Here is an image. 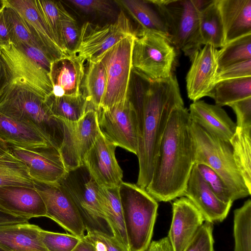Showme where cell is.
Listing matches in <instances>:
<instances>
[{"label": "cell", "instance_id": "1", "mask_svg": "<svg viewBox=\"0 0 251 251\" xmlns=\"http://www.w3.org/2000/svg\"><path fill=\"white\" fill-rule=\"evenodd\" d=\"M136 99L132 101L138 118L137 185L146 189L152 176L160 142L173 110L184 106L177 78L173 75L151 79L137 76Z\"/></svg>", "mask_w": 251, "mask_h": 251}, {"label": "cell", "instance_id": "2", "mask_svg": "<svg viewBox=\"0 0 251 251\" xmlns=\"http://www.w3.org/2000/svg\"><path fill=\"white\" fill-rule=\"evenodd\" d=\"M189 111L184 106L172 111L160 144L151 179L146 191L157 201L182 197L195 164V148Z\"/></svg>", "mask_w": 251, "mask_h": 251}, {"label": "cell", "instance_id": "3", "mask_svg": "<svg viewBox=\"0 0 251 251\" xmlns=\"http://www.w3.org/2000/svg\"><path fill=\"white\" fill-rule=\"evenodd\" d=\"M0 114L33 126L59 149L63 140L62 123L53 115L45 100L33 92L10 83L0 95Z\"/></svg>", "mask_w": 251, "mask_h": 251}, {"label": "cell", "instance_id": "4", "mask_svg": "<svg viewBox=\"0 0 251 251\" xmlns=\"http://www.w3.org/2000/svg\"><path fill=\"white\" fill-rule=\"evenodd\" d=\"M119 193L130 251H144L150 245L158 204L145 189L122 181Z\"/></svg>", "mask_w": 251, "mask_h": 251}, {"label": "cell", "instance_id": "5", "mask_svg": "<svg viewBox=\"0 0 251 251\" xmlns=\"http://www.w3.org/2000/svg\"><path fill=\"white\" fill-rule=\"evenodd\" d=\"M190 128L195 148V164H205L216 172L230 190L234 201L251 194L234 159L229 142L207 132L191 120Z\"/></svg>", "mask_w": 251, "mask_h": 251}, {"label": "cell", "instance_id": "6", "mask_svg": "<svg viewBox=\"0 0 251 251\" xmlns=\"http://www.w3.org/2000/svg\"><path fill=\"white\" fill-rule=\"evenodd\" d=\"M159 13L169 42L192 58L202 45L200 31V10L194 0H150Z\"/></svg>", "mask_w": 251, "mask_h": 251}, {"label": "cell", "instance_id": "7", "mask_svg": "<svg viewBox=\"0 0 251 251\" xmlns=\"http://www.w3.org/2000/svg\"><path fill=\"white\" fill-rule=\"evenodd\" d=\"M59 182L74 201L87 233L115 237L99 200V185L84 164L69 171Z\"/></svg>", "mask_w": 251, "mask_h": 251}, {"label": "cell", "instance_id": "8", "mask_svg": "<svg viewBox=\"0 0 251 251\" xmlns=\"http://www.w3.org/2000/svg\"><path fill=\"white\" fill-rule=\"evenodd\" d=\"M134 35L132 72L153 80L172 75L176 52L168 39L150 31H138Z\"/></svg>", "mask_w": 251, "mask_h": 251}, {"label": "cell", "instance_id": "9", "mask_svg": "<svg viewBox=\"0 0 251 251\" xmlns=\"http://www.w3.org/2000/svg\"><path fill=\"white\" fill-rule=\"evenodd\" d=\"M134 33L122 39L100 57L106 72V87L100 109H107L128 97Z\"/></svg>", "mask_w": 251, "mask_h": 251}, {"label": "cell", "instance_id": "10", "mask_svg": "<svg viewBox=\"0 0 251 251\" xmlns=\"http://www.w3.org/2000/svg\"><path fill=\"white\" fill-rule=\"evenodd\" d=\"M133 33L130 22L122 10L111 24L100 25L87 22L81 28L77 45L72 54L83 63L96 62L109 49Z\"/></svg>", "mask_w": 251, "mask_h": 251}, {"label": "cell", "instance_id": "11", "mask_svg": "<svg viewBox=\"0 0 251 251\" xmlns=\"http://www.w3.org/2000/svg\"><path fill=\"white\" fill-rule=\"evenodd\" d=\"M98 112L100 132L116 147L137 154L138 144V118L133 102L125 100Z\"/></svg>", "mask_w": 251, "mask_h": 251}, {"label": "cell", "instance_id": "12", "mask_svg": "<svg viewBox=\"0 0 251 251\" xmlns=\"http://www.w3.org/2000/svg\"><path fill=\"white\" fill-rule=\"evenodd\" d=\"M60 120L62 123L63 132L59 151L69 171L83 165L85 155L100 132L98 115L94 109L89 108L77 121Z\"/></svg>", "mask_w": 251, "mask_h": 251}, {"label": "cell", "instance_id": "13", "mask_svg": "<svg viewBox=\"0 0 251 251\" xmlns=\"http://www.w3.org/2000/svg\"><path fill=\"white\" fill-rule=\"evenodd\" d=\"M11 75L10 83L20 85L45 99L52 94L50 74L29 58L13 43L0 49Z\"/></svg>", "mask_w": 251, "mask_h": 251}, {"label": "cell", "instance_id": "14", "mask_svg": "<svg viewBox=\"0 0 251 251\" xmlns=\"http://www.w3.org/2000/svg\"><path fill=\"white\" fill-rule=\"evenodd\" d=\"M34 188L42 198L47 217L80 239L85 229L77 209L65 187L60 183H44L34 180Z\"/></svg>", "mask_w": 251, "mask_h": 251}, {"label": "cell", "instance_id": "15", "mask_svg": "<svg viewBox=\"0 0 251 251\" xmlns=\"http://www.w3.org/2000/svg\"><path fill=\"white\" fill-rule=\"evenodd\" d=\"M8 147L13 154L25 164L33 180L48 184L58 183L69 172L59 149L55 147L33 150Z\"/></svg>", "mask_w": 251, "mask_h": 251}, {"label": "cell", "instance_id": "16", "mask_svg": "<svg viewBox=\"0 0 251 251\" xmlns=\"http://www.w3.org/2000/svg\"><path fill=\"white\" fill-rule=\"evenodd\" d=\"M116 148L100 131L84 156L83 164L99 186L116 187L123 181V172L115 156Z\"/></svg>", "mask_w": 251, "mask_h": 251}, {"label": "cell", "instance_id": "17", "mask_svg": "<svg viewBox=\"0 0 251 251\" xmlns=\"http://www.w3.org/2000/svg\"><path fill=\"white\" fill-rule=\"evenodd\" d=\"M217 52L213 46L205 45L190 59L191 65L186 76V90L188 97L193 101L210 96L218 72Z\"/></svg>", "mask_w": 251, "mask_h": 251}, {"label": "cell", "instance_id": "18", "mask_svg": "<svg viewBox=\"0 0 251 251\" xmlns=\"http://www.w3.org/2000/svg\"><path fill=\"white\" fill-rule=\"evenodd\" d=\"M172 212V220L167 237L174 251H183L205 220L194 204L184 196L174 201Z\"/></svg>", "mask_w": 251, "mask_h": 251}, {"label": "cell", "instance_id": "19", "mask_svg": "<svg viewBox=\"0 0 251 251\" xmlns=\"http://www.w3.org/2000/svg\"><path fill=\"white\" fill-rule=\"evenodd\" d=\"M183 196L188 198L203 216L205 221L212 224L221 222L227 216L232 203L220 200L193 166Z\"/></svg>", "mask_w": 251, "mask_h": 251}, {"label": "cell", "instance_id": "20", "mask_svg": "<svg viewBox=\"0 0 251 251\" xmlns=\"http://www.w3.org/2000/svg\"><path fill=\"white\" fill-rule=\"evenodd\" d=\"M25 22L30 31L53 61L67 56L58 46L39 11L35 0H5Z\"/></svg>", "mask_w": 251, "mask_h": 251}, {"label": "cell", "instance_id": "21", "mask_svg": "<svg viewBox=\"0 0 251 251\" xmlns=\"http://www.w3.org/2000/svg\"><path fill=\"white\" fill-rule=\"evenodd\" d=\"M0 206L28 220L32 218L47 217L45 203L35 188L18 186L0 187Z\"/></svg>", "mask_w": 251, "mask_h": 251}, {"label": "cell", "instance_id": "22", "mask_svg": "<svg viewBox=\"0 0 251 251\" xmlns=\"http://www.w3.org/2000/svg\"><path fill=\"white\" fill-rule=\"evenodd\" d=\"M85 75L84 63L76 55L69 54L53 61L50 76L55 97L78 96Z\"/></svg>", "mask_w": 251, "mask_h": 251}, {"label": "cell", "instance_id": "23", "mask_svg": "<svg viewBox=\"0 0 251 251\" xmlns=\"http://www.w3.org/2000/svg\"><path fill=\"white\" fill-rule=\"evenodd\" d=\"M188 111L191 120L198 126L212 135L230 142L236 125L221 106L199 100L190 105Z\"/></svg>", "mask_w": 251, "mask_h": 251}, {"label": "cell", "instance_id": "24", "mask_svg": "<svg viewBox=\"0 0 251 251\" xmlns=\"http://www.w3.org/2000/svg\"><path fill=\"white\" fill-rule=\"evenodd\" d=\"M0 139L8 146L27 149L35 150L53 147L37 128L1 114Z\"/></svg>", "mask_w": 251, "mask_h": 251}, {"label": "cell", "instance_id": "25", "mask_svg": "<svg viewBox=\"0 0 251 251\" xmlns=\"http://www.w3.org/2000/svg\"><path fill=\"white\" fill-rule=\"evenodd\" d=\"M41 229L28 222L0 224V246L7 251H47L40 239Z\"/></svg>", "mask_w": 251, "mask_h": 251}, {"label": "cell", "instance_id": "26", "mask_svg": "<svg viewBox=\"0 0 251 251\" xmlns=\"http://www.w3.org/2000/svg\"><path fill=\"white\" fill-rule=\"evenodd\" d=\"M226 44L251 34V0H217Z\"/></svg>", "mask_w": 251, "mask_h": 251}, {"label": "cell", "instance_id": "27", "mask_svg": "<svg viewBox=\"0 0 251 251\" xmlns=\"http://www.w3.org/2000/svg\"><path fill=\"white\" fill-rule=\"evenodd\" d=\"M18 186L34 189V180L25 164L5 143L0 144V187Z\"/></svg>", "mask_w": 251, "mask_h": 251}, {"label": "cell", "instance_id": "28", "mask_svg": "<svg viewBox=\"0 0 251 251\" xmlns=\"http://www.w3.org/2000/svg\"><path fill=\"white\" fill-rule=\"evenodd\" d=\"M98 196L115 237L129 250L119 196V186L107 187L99 186Z\"/></svg>", "mask_w": 251, "mask_h": 251}, {"label": "cell", "instance_id": "29", "mask_svg": "<svg viewBox=\"0 0 251 251\" xmlns=\"http://www.w3.org/2000/svg\"><path fill=\"white\" fill-rule=\"evenodd\" d=\"M117 2L123 6L139 24L140 28L137 31H150L160 34L168 39V33L163 20L150 0H124Z\"/></svg>", "mask_w": 251, "mask_h": 251}, {"label": "cell", "instance_id": "30", "mask_svg": "<svg viewBox=\"0 0 251 251\" xmlns=\"http://www.w3.org/2000/svg\"><path fill=\"white\" fill-rule=\"evenodd\" d=\"M200 31L202 45L215 48L226 44L225 33L217 0L211 2L200 10Z\"/></svg>", "mask_w": 251, "mask_h": 251}, {"label": "cell", "instance_id": "31", "mask_svg": "<svg viewBox=\"0 0 251 251\" xmlns=\"http://www.w3.org/2000/svg\"><path fill=\"white\" fill-rule=\"evenodd\" d=\"M45 101L55 117L71 122L79 120L88 109L93 108L82 94L78 96L55 97L51 95Z\"/></svg>", "mask_w": 251, "mask_h": 251}, {"label": "cell", "instance_id": "32", "mask_svg": "<svg viewBox=\"0 0 251 251\" xmlns=\"http://www.w3.org/2000/svg\"><path fill=\"white\" fill-rule=\"evenodd\" d=\"M230 143L235 164L251 191V127L236 126Z\"/></svg>", "mask_w": 251, "mask_h": 251}, {"label": "cell", "instance_id": "33", "mask_svg": "<svg viewBox=\"0 0 251 251\" xmlns=\"http://www.w3.org/2000/svg\"><path fill=\"white\" fill-rule=\"evenodd\" d=\"M251 97V77L222 80L217 82L210 97L220 106Z\"/></svg>", "mask_w": 251, "mask_h": 251}, {"label": "cell", "instance_id": "34", "mask_svg": "<svg viewBox=\"0 0 251 251\" xmlns=\"http://www.w3.org/2000/svg\"><path fill=\"white\" fill-rule=\"evenodd\" d=\"M84 75V94L90 105L96 111L100 108L106 87V72L101 59L96 62H89Z\"/></svg>", "mask_w": 251, "mask_h": 251}, {"label": "cell", "instance_id": "35", "mask_svg": "<svg viewBox=\"0 0 251 251\" xmlns=\"http://www.w3.org/2000/svg\"><path fill=\"white\" fill-rule=\"evenodd\" d=\"M251 59V34L226 43L217 52L218 72L240 62Z\"/></svg>", "mask_w": 251, "mask_h": 251}, {"label": "cell", "instance_id": "36", "mask_svg": "<svg viewBox=\"0 0 251 251\" xmlns=\"http://www.w3.org/2000/svg\"><path fill=\"white\" fill-rule=\"evenodd\" d=\"M234 251H251V200L234 211Z\"/></svg>", "mask_w": 251, "mask_h": 251}, {"label": "cell", "instance_id": "37", "mask_svg": "<svg viewBox=\"0 0 251 251\" xmlns=\"http://www.w3.org/2000/svg\"><path fill=\"white\" fill-rule=\"evenodd\" d=\"M3 11L10 30L12 43H23L39 48L46 52L30 31L24 19L14 9L5 3Z\"/></svg>", "mask_w": 251, "mask_h": 251}, {"label": "cell", "instance_id": "38", "mask_svg": "<svg viewBox=\"0 0 251 251\" xmlns=\"http://www.w3.org/2000/svg\"><path fill=\"white\" fill-rule=\"evenodd\" d=\"M37 6L43 16L54 39L61 50H64L60 24V1L35 0Z\"/></svg>", "mask_w": 251, "mask_h": 251}, {"label": "cell", "instance_id": "39", "mask_svg": "<svg viewBox=\"0 0 251 251\" xmlns=\"http://www.w3.org/2000/svg\"><path fill=\"white\" fill-rule=\"evenodd\" d=\"M60 24L64 50L67 54H71L77 45L80 31L76 20L61 3L60 6Z\"/></svg>", "mask_w": 251, "mask_h": 251}, {"label": "cell", "instance_id": "40", "mask_svg": "<svg viewBox=\"0 0 251 251\" xmlns=\"http://www.w3.org/2000/svg\"><path fill=\"white\" fill-rule=\"evenodd\" d=\"M40 237L47 251H72L81 240L72 234L54 232L43 229L40 232Z\"/></svg>", "mask_w": 251, "mask_h": 251}, {"label": "cell", "instance_id": "41", "mask_svg": "<svg viewBox=\"0 0 251 251\" xmlns=\"http://www.w3.org/2000/svg\"><path fill=\"white\" fill-rule=\"evenodd\" d=\"M202 178L217 197L227 203L234 201L233 196L221 176L213 169L203 164H195Z\"/></svg>", "mask_w": 251, "mask_h": 251}, {"label": "cell", "instance_id": "42", "mask_svg": "<svg viewBox=\"0 0 251 251\" xmlns=\"http://www.w3.org/2000/svg\"><path fill=\"white\" fill-rule=\"evenodd\" d=\"M213 224L205 221L183 251H214Z\"/></svg>", "mask_w": 251, "mask_h": 251}, {"label": "cell", "instance_id": "43", "mask_svg": "<svg viewBox=\"0 0 251 251\" xmlns=\"http://www.w3.org/2000/svg\"><path fill=\"white\" fill-rule=\"evenodd\" d=\"M85 237L94 246L96 251H129L115 237L96 232L87 233Z\"/></svg>", "mask_w": 251, "mask_h": 251}, {"label": "cell", "instance_id": "44", "mask_svg": "<svg viewBox=\"0 0 251 251\" xmlns=\"http://www.w3.org/2000/svg\"><path fill=\"white\" fill-rule=\"evenodd\" d=\"M13 44L29 58L50 74L51 65L53 60L43 50L21 42Z\"/></svg>", "mask_w": 251, "mask_h": 251}, {"label": "cell", "instance_id": "45", "mask_svg": "<svg viewBox=\"0 0 251 251\" xmlns=\"http://www.w3.org/2000/svg\"><path fill=\"white\" fill-rule=\"evenodd\" d=\"M245 77H251V59L231 65L219 71L216 82Z\"/></svg>", "mask_w": 251, "mask_h": 251}, {"label": "cell", "instance_id": "46", "mask_svg": "<svg viewBox=\"0 0 251 251\" xmlns=\"http://www.w3.org/2000/svg\"><path fill=\"white\" fill-rule=\"evenodd\" d=\"M77 9L86 13L110 14L113 8L110 1L105 0H71L68 1Z\"/></svg>", "mask_w": 251, "mask_h": 251}, {"label": "cell", "instance_id": "47", "mask_svg": "<svg viewBox=\"0 0 251 251\" xmlns=\"http://www.w3.org/2000/svg\"><path fill=\"white\" fill-rule=\"evenodd\" d=\"M234 112L237 118L236 126L251 127V97L228 105Z\"/></svg>", "mask_w": 251, "mask_h": 251}, {"label": "cell", "instance_id": "48", "mask_svg": "<svg viewBox=\"0 0 251 251\" xmlns=\"http://www.w3.org/2000/svg\"><path fill=\"white\" fill-rule=\"evenodd\" d=\"M11 75L8 67L0 53V95L10 84Z\"/></svg>", "mask_w": 251, "mask_h": 251}, {"label": "cell", "instance_id": "49", "mask_svg": "<svg viewBox=\"0 0 251 251\" xmlns=\"http://www.w3.org/2000/svg\"><path fill=\"white\" fill-rule=\"evenodd\" d=\"M144 251H174L168 237L150 243Z\"/></svg>", "mask_w": 251, "mask_h": 251}, {"label": "cell", "instance_id": "50", "mask_svg": "<svg viewBox=\"0 0 251 251\" xmlns=\"http://www.w3.org/2000/svg\"><path fill=\"white\" fill-rule=\"evenodd\" d=\"M3 8L0 11V38L6 43H11V34L4 15Z\"/></svg>", "mask_w": 251, "mask_h": 251}, {"label": "cell", "instance_id": "51", "mask_svg": "<svg viewBox=\"0 0 251 251\" xmlns=\"http://www.w3.org/2000/svg\"><path fill=\"white\" fill-rule=\"evenodd\" d=\"M26 222L28 220L15 215L0 206V224Z\"/></svg>", "mask_w": 251, "mask_h": 251}, {"label": "cell", "instance_id": "52", "mask_svg": "<svg viewBox=\"0 0 251 251\" xmlns=\"http://www.w3.org/2000/svg\"><path fill=\"white\" fill-rule=\"evenodd\" d=\"M72 251H96L94 246L84 237Z\"/></svg>", "mask_w": 251, "mask_h": 251}, {"label": "cell", "instance_id": "53", "mask_svg": "<svg viewBox=\"0 0 251 251\" xmlns=\"http://www.w3.org/2000/svg\"><path fill=\"white\" fill-rule=\"evenodd\" d=\"M5 0H0V11L5 6Z\"/></svg>", "mask_w": 251, "mask_h": 251}, {"label": "cell", "instance_id": "54", "mask_svg": "<svg viewBox=\"0 0 251 251\" xmlns=\"http://www.w3.org/2000/svg\"><path fill=\"white\" fill-rule=\"evenodd\" d=\"M9 43H6L3 41H2L0 38V49L4 45H7Z\"/></svg>", "mask_w": 251, "mask_h": 251}, {"label": "cell", "instance_id": "55", "mask_svg": "<svg viewBox=\"0 0 251 251\" xmlns=\"http://www.w3.org/2000/svg\"><path fill=\"white\" fill-rule=\"evenodd\" d=\"M0 251H7L0 246Z\"/></svg>", "mask_w": 251, "mask_h": 251}, {"label": "cell", "instance_id": "56", "mask_svg": "<svg viewBox=\"0 0 251 251\" xmlns=\"http://www.w3.org/2000/svg\"><path fill=\"white\" fill-rule=\"evenodd\" d=\"M5 143L3 141L0 139V144ZM6 144V143H5Z\"/></svg>", "mask_w": 251, "mask_h": 251}]
</instances>
